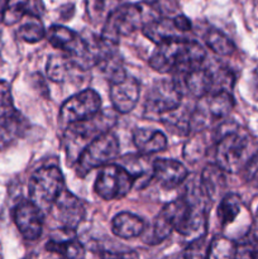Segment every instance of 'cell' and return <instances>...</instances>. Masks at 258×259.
<instances>
[{
    "label": "cell",
    "instance_id": "obj_1",
    "mask_svg": "<svg viewBox=\"0 0 258 259\" xmlns=\"http://www.w3.org/2000/svg\"><path fill=\"white\" fill-rule=\"evenodd\" d=\"M205 50L200 43L185 38L167 40L157 45L149 57V66L161 73L174 72L175 77H181L194 68L202 66Z\"/></svg>",
    "mask_w": 258,
    "mask_h": 259
},
{
    "label": "cell",
    "instance_id": "obj_2",
    "mask_svg": "<svg viewBox=\"0 0 258 259\" xmlns=\"http://www.w3.org/2000/svg\"><path fill=\"white\" fill-rule=\"evenodd\" d=\"M210 200L199 189L186 191L184 196L167 204L161 210L171 222L174 230L184 237L195 238L204 235L206 228V214Z\"/></svg>",
    "mask_w": 258,
    "mask_h": 259
},
{
    "label": "cell",
    "instance_id": "obj_3",
    "mask_svg": "<svg viewBox=\"0 0 258 259\" xmlns=\"http://www.w3.org/2000/svg\"><path fill=\"white\" fill-rule=\"evenodd\" d=\"M157 17L158 15L148 3L120 5L106 19L103 32L99 37L105 45L119 47V37L129 35L136 30L142 29L147 23Z\"/></svg>",
    "mask_w": 258,
    "mask_h": 259
},
{
    "label": "cell",
    "instance_id": "obj_4",
    "mask_svg": "<svg viewBox=\"0 0 258 259\" xmlns=\"http://www.w3.org/2000/svg\"><path fill=\"white\" fill-rule=\"evenodd\" d=\"M255 154L254 142L240 128L223 132L215 148V164L224 172L237 174Z\"/></svg>",
    "mask_w": 258,
    "mask_h": 259
},
{
    "label": "cell",
    "instance_id": "obj_5",
    "mask_svg": "<svg viewBox=\"0 0 258 259\" xmlns=\"http://www.w3.org/2000/svg\"><path fill=\"white\" fill-rule=\"evenodd\" d=\"M110 119L105 115H95L86 120L77 121L67 125L65 132V143L66 156L70 163L77 162L78 157L81 156L83 149L94 141L98 136L109 132V124Z\"/></svg>",
    "mask_w": 258,
    "mask_h": 259
},
{
    "label": "cell",
    "instance_id": "obj_6",
    "mask_svg": "<svg viewBox=\"0 0 258 259\" xmlns=\"http://www.w3.org/2000/svg\"><path fill=\"white\" fill-rule=\"evenodd\" d=\"M28 190L30 201L43 212L48 211L65 190L62 172L56 166L40 167L30 177Z\"/></svg>",
    "mask_w": 258,
    "mask_h": 259
},
{
    "label": "cell",
    "instance_id": "obj_7",
    "mask_svg": "<svg viewBox=\"0 0 258 259\" xmlns=\"http://www.w3.org/2000/svg\"><path fill=\"white\" fill-rule=\"evenodd\" d=\"M182 90L175 78H162L149 89L144 104V116L159 120L161 116L181 105Z\"/></svg>",
    "mask_w": 258,
    "mask_h": 259
},
{
    "label": "cell",
    "instance_id": "obj_8",
    "mask_svg": "<svg viewBox=\"0 0 258 259\" xmlns=\"http://www.w3.org/2000/svg\"><path fill=\"white\" fill-rule=\"evenodd\" d=\"M119 156L118 138L110 132L96 137L82 151L77 159V174L85 176L95 168H101L111 163Z\"/></svg>",
    "mask_w": 258,
    "mask_h": 259
},
{
    "label": "cell",
    "instance_id": "obj_9",
    "mask_svg": "<svg viewBox=\"0 0 258 259\" xmlns=\"http://www.w3.org/2000/svg\"><path fill=\"white\" fill-rule=\"evenodd\" d=\"M234 108V99L230 91H214L199 99L194 113L191 114V128L202 131L211 123L223 120Z\"/></svg>",
    "mask_w": 258,
    "mask_h": 259
},
{
    "label": "cell",
    "instance_id": "obj_10",
    "mask_svg": "<svg viewBox=\"0 0 258 259\" xmlns=\"http://www.w3.org/2000/svg\"><path fill=\"white\" fill-rule=\"evenodd\" d=\"M136 186L134 177L121 164L109 163L101 167L95 181V192L104 200H119Z\"/></svg>",
    "mask_w": 258,
    "mask_h": 259
},
{
    "label": "cell",
    "instance_id": "obj_11",
    "mask_svg": "<svg viewBox=\"0 0 258 259\" xmlns=\"http://www.w3.org/2000/svg\"><path fill=\"white\" fill-rule=\"evenodd\" d=\"M100 106L101 99L96 91L91 89L81 91L62 104L60 109L61 124L67 126L70 124L93 118L99 114Z\"/></svg>",
    "mask_w": 258,
    "mask_h": 259
},
{
    "label": "cell",
    "instance_id": "obj_12",
    "mask_svg": "<svg viewBox=\"0 0 258 259\" xmlns=\"http://www.w3.org/2000/svg\"><path fill=\"white\" fill-rule=\"evenodd\" d=\"M48 211L58 224V229L68 232H75L85 218V209L80 200L66 190L61 192Z\"/></svg>",
    "mask_w": 258,
    "mask_h": 259
},
{
    "label": "cell",
    "instance_id": "obj_13",
    "mask_svg": "<svg viewBox=\"0 0 258 259\" xmlns=\"http://www.w3.org/2000/svg\"><path fill=\"white\" fill-rule=\"evenodd\" d=\"M13 219L24 239L33 242L42 235L45 212L30 200L19 202L15 206Z\"/></svg>",
    "mask_w": 258,
    "mask_h": 259
},
{
    "label": "cell",
    "instance_id": "obj_14",
    "mask_svg": "<svg viewBox=\"0 0 258 259\" xmlns=\"http://www.w3.org/2000/svg\"><path fill=\"white\" fill-rule=\"evenodd\" d=\"M141 94V85L132 76L110 83V100L114 109L120 114H126L136 108Z\"/></svg>",
    "mask_w": 258,
    "mask_h": 259
},
{
    "label": "cell",
    "instance_id": "obj_15",
    "mask_svg": "<svg viewBox=\"0 0 258 259\" xmlns=\"http://www.w3.org/2000/svg\"><path fill=\"white\" fill-rule=\"evenodd\" d=\"M184 90L194 98H202L212 91V71L209 68H204L202 66L189 71L182 75L181 77H174Z\"/></svg>",
    "mask_w": 258,
    "mask_h": 259
},
{
    "label": "cell",
    "instance_id": "obj_16",
    "mask_svg": "<svg viewBox=\"0 0 258 259\" xmlns=\"http://www.w3.org/2000/svg\"><path fill=\"white\" fill-rule=\"evenodd\" d=\"M184 164L175 159H157L153 162V177L166 190L179 187L187 177Z\"/></svg>",
    "mask_w": 258,
    "mask_h": 259
},
{
    "label": "cell",
    "instance_id": "obj_17",
    "mask_svg": "<svg viewBox=\"0 0 258 259\" xmlns=\"http://www.w3.org/2000/svg\"><path fill=\"white\" fill-rule=\"evenodd\" d=\"M142 32L156 45L171 39H177V38H185L184 33L179 29L174 18L157 17L156 19L147 23L142 28Z\"/></svg>",
    "mask_w": 258,
    "mask_h": 259
},
{
    "label": "cell",
    "instance_id": "obj_18",
    "mask_svg": "<svg viewBox=\"0 0 258 259\" xmlns=\"http://www.w3.org/2000/svg\"><path fill=\"white\" fill-rule=\"evenodd\" d=\"M133 143L141 154H153L167 147V138L162 132L138 128L133 132Z\"/></svg>",
    "mask_w": 258,
    "mask_h": 259
},
{
    "label": "cell",
    "instance_id": "obj_19",
    "mask_svg": "<svg viewBox=\"0 0 258 259\" xmlns=\"http://www.w3.org/2000/svg\"><path fill=\"white\" fill-rule=\"evenodd\" d=\"M144 229H146V224L143 220L128 211L119 212L111 222V230L116 237L121 238V239L141 237Z\"/></svg>",
    "mask_w": 258,
    "mask_h": 259
},
{
    "label": "cell",
    "instance_id": "obj_20",
    "mask_svg": "<svg viewBox=\"0 0 258 259\" xmlns=\"http://www.w3.org/2000/svg\"><path fill=\"white\" fill-rule=\"evenodd\" d=\"M200 189L210 201L219 199L225 189L224 171L218 164L205 167L200 177Z\"/></svg>",
    "mask_w": 258,
    "mask_h": 259
},
{
    "label": "cell",
    "instance_id": "obj_21",
    "mask_svg": "<svg viewBox=\"0 0 258 259\" xmlns=\"http://www.w3.org/2000/svg\"><path fill=\"white\" fill-rule=\"evenodd\" d=\"M46 249L62 259H83L86 254L85 247L76 239L75 233L63 238H52L46 244Z\"/></svg>",
    "mask_w": 258,
    "mask_h": 259
},
{
    "label": "cell",
    "instance_id": "obj_22",
    "mask_svg": "<svg viewBox=\"0 0 258 259\" xmlns=\"http://www.w3.org/2000/svg\"><path fill=\"white\" fill-rule=\"evenodd\" d=\"M83 70L68 55H52L47 62V76L55 82H65L72 77L73 72Z\"/></svg>",
    "mask_w": 258,
    "mask_h": 259
},
{
    "label": "cell",
    "instance_id": "obj_23",
    "mask_svg": "<svg viewBox=\"0 0 258 259\" xmlns=\"http://www.w3.org/2000/svg\"><path fill=\"white\" fill-rule=\"evenodd\" d=\"M121 166L134 177L136 185L139 187L146 186L153 179V163L147 159L146 154L125 157Z\"/></svg>",
    "mask_w": 258,
    "mask_h": 259
},
{
    "label": "cell",
    "instance_id": "obj_24",
    "mask_svg": "<svg viewBox=\"0 0 258 259\" xmlns=\"http://www.w3.org/2000/svg\"><path fill=\"white\" fill-rule=\"evenodd\" d=\"M28 14L39 17L40 8L34 0H8L3 23L7 25L17 24Z\"/></svg>",
    "mask_w": 258,
    "mask_h": 259
},
{
    "label": "cell",
    "instance_id": "obj_25",
    "mask_svg": "<svg viewBox=\"0 0 258 259\" xmlns=\"http://www.w3.org/2000/svg\"><path fill=\"white\" fill-rule=\"evenodd\" d=\"M25 128L24 118L18 111L0 118V149L9 146L14 139L22 134Z\"/></svg>",
    "mask_w": 258,
    "mask_h": 259
},
{
    "label": "cell",
    "instance_id": "obj_26",
    "mask_svg": "<svg viewBox=\"0 0 258 259\" xmlns=\"http://www.w3.org/2000/svg\"><path fill=\"white\" fill-rule=\"evenodd\" d=\"M172 232H174V227H172L171 222L161 211L157 215L156 219L153 220V223L148 228V230L144 229L142 237H143L144 243H147L149 245H156L158 243H162L163 240H166L171 235Z\"/></svg>",
    "mask_w": 258,
    "mask_h": 259
},
{
    "label": "cell",
    "instance_id": "obj_27",
    "mask_svg": "<svg viewBox=\"0 0 258 259\" xmlns=\"http://www.w3.org/2000/svg\"><path fill=\"white\" fill-rule=\"evenodd\" d=\"M20 39L28 43H37L42 40L46 35L45 27L37 15L28 14L20 20V25L17 30Z\"/></svg>",
    "mask_w": 258,
    "mask_h": 259
},
{
    "label": "cell",
    "instance_id": "obj_28",
    "mask_svg": "<svg viewBox=\"0 0 258 259\" xmlns=\"http://www.w3.org/2000/svg\"><path fill=\"white\" fill-rule=\"evenodd\" d=\"M159 120L177 136H187L191 131V114L180 110V106L169 113L164 114Z\"/></svg>",
    "mask_w": 258,
    "mask_h": 259
},
{
    "label": "cell",
    "instance_id": "obj_29",
    "mask_svg": "<svg viewBox=\"0 0 258 259\" xmlns=\"http://www.w3.org/2000/svg\"><path fill=\"white\" fill-rule=\"evenodd\" d=\"M242 209V201L240 197L235 194H228L220 201L218 207V217L223 227L230 224L235 220V218L239 215Z\"/></svg>",
    "mask_w": 258,
    "mask_h": 259
},
{
    "label": "cell",
    "instance_id": "obj_30",
    "mask_svg": "<svg viewBox=\"0 0 258 259\" xmlns=\"http://www.w3.org/2000/svg\"><path fill=\"white\" fill-rule=\"evenodd\" d=\"M205 43L214 53L219 56H230L235 51V46L227 35L218 29H209L205 34Z\"/></svg>",
    "mask_w": 258,
    "mask_h": 259
},
{
    "label": "cell",
    "instance_id": "obj_31",
    "mask_svg": "<svg viewBox=\"0 0 258 259\" xmlns=\"http://www.w3.org/2000/svg\"><path fill=\"white\" fill-rule=\"evenodd\" d=\"M118 7H120V0H88L90 17L104 23Z\"/></svg>",
    "mask_w": 258,
    "mask_h": 259
},
{
    "label": "cell",
    "instance_id": "obj_32",
    "mask_svg": "<svg viewBox=\"0 0 258 259\" xmlns=\"http://www.w3.org/2000/svg\"><path fill=\"white\" fill-rule=\"evenodd\" d=\"M210 242L201 235L190 242L180 254L179 259H209Z\"/></svg>",
    "mask_w": 258,
    "mask_h": 259
},
{
    "label": "cell",
    "instance_id": "obj_33",
    "mask_svg": "<svg viewBox=\"0 0 258 259\" xmlns=\"http://www.w3.org/2000/svg\"><path fill=\"white\" fill-rule=\"evenodd\" d=\"M233 259H258V238L253 233L235 243Z\"/></svg>",
    "mask_w": 258,
    "mask_h": 259
},
{
    "label": "cell",
    "instance_id": "obj_34",
    "mask_svg": "<svg viewBox=\"0 0 258 259\" xmlns=\"http://www.w3.org/2000/svg\"><path fill=\"white\" fill-rule=\"evenodd\" d=\"M235 243L224 237H217L210 242L209 259H233Z\"/></svg>",
    "mask_w": 258,
    "mask_h": 259
},
{
    "label": "cell",
    "instance_id": "obj_35",
    "mask_svg": "<svg viewBox=\"0 0 258 259\" xmlns=\"http://www.w3.org/2000/svg\"><path fill=\"white\" fill-rule=\"evenodd\" d=\"M14 111V101L9 83L0 81V118L10 115Z\"/></svg>",
    "mask_w": 258,
    "mask_h": 259
},
{
    "label": "cell",
    "instance_id": "obj_36",
    "mask_svg": "<svg viewBox=\"0 0 258 259\" xmlns=\"http://www.w3.org/2000/svg\"><path fill=\"white\" fill-rule=\"evenodd\" d=\"M205 152V146H204V139L199 138V137H195L191 141H189L185 146L184 156L186 157L187 161L194 162L196 159H199L200 157L204 154Z\"/></svg>",
    "mask_w": 258,
    "mask_h": 259
},
{
    "label": "cell",
    "instance_id": "obj_37",
    "mask_svg": "<svg viewBox=\"0 0 258 259\" xmlns=\"http://www.w3.org/2000/svg\"><path fill=\"white\" fill-rule=\"evenodd\" d=\"M244 180L249 186L258 189V153L250 158V161L243 168Z\"/></svg>",
    "mask_w": 258,
    "mask_h": 259
},
{
    "label": "cell",
    "instance_id": "obj_38",
    "mask_svg": "<svg viewBox=\"0 0 258 259\" xmlns=\"http://www.w3.org/2000/svg\"><path fill=\"white\" fill-rule=\"evenodd\" d=\"M100 259H139L138 253L134 250H111L104 249L99 253Z\"/></svg>",
    "mask_w": 258,
    "mask_h": 259
},
{
    "label": "cell",
    "instance_id": "obj_39",
    "mask_svg": "<svg viewBox=\"0 0 258 259\" xmlns=\"http://www.w3.org/2000/svg\"><path fill=\"white\" fill-rule=\"evenodd\" d=\"M174 19H175V23H176V25L179 27V29L181 30L182 33L191 29V22H190L185 15H177V17L174 18Z\"/></svg>",
    "mask_w": 258,
    "mask_h": 259
},
{
    "label": "cell",
    "instance_id": "obj_40",
    "mask_svg": "<svg viewBox=\"0 0 258 259\" xmlns=\"http://www.w3.org/2000/svg\"><path fill=\"white\" fill-rule=\"evenodd\" d=\"M253 95L255 99H258V66L253 72Z\"/></svg>",
    "mask_w": 258,
    "mask_h": 259
},
{
    "label": "cell",
    "instance_id": "obj_41",
    "mask_svg": "<svg viewBox=\"0 0 258 259\" xmlns=\"http://www.w3.org/2000/svg\"><path fill=\"white\" fill-rule=\"evenodd\" d=\"M8 0H0V24L3 23V19H4V13L5 8H7Z\"/></svg>",
    "mask_w": 258,
    "mask_h": 259
},
{
    "label": "cell",
    "instance_id": "obj_42",
    "mask_svg": "<svg viewBox=\"0 0 258 259\" xmlns=\"http://www.w3.org/2000/svg\"><path fill=\"white\" fill-rule=\"evenodd\" d=\"M253 234L258 238V210L255 212V217H254V222H253Z\"/></svg>",
    "mask_w": 258,
    "mask_h": 259
},
{
    "label": "cell",
    "instance_id": "obj_43",
    "mask_svg": "<svg viewBox=\"0 0 258 259\" xmlns=\"http://www.w3.org/2000/svg\"><path fill=\"white\" fill-rule=\"evenodd\" d=\"M157 0H146V3H148V4H153V3H156Z\"/></svg>",
    "mask_w": 258,
    "mask_h": 259
},
{
    "label": "cell",
    "instance_id": "obj_44",
    "mask_svg": "<svg viewBox=\"0 0 258 259\" xmlns=\"http://www.w3.org/2000/svg\"><path fill=\"white\" fill-rule=\"evenodd\" d=\"M257 3H258V0H257Z\"/></svg>",
    "mask_w": 258,
    "mask_h": 259
}]
</instances>
